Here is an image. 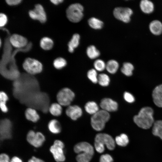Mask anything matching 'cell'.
Instances as JSON below:
<instances>
[{
    "label": "cell",
    "mask_w": 162,
    "mask_h": 162,
    "mask_svg": "<svg viewBox=\"0 0 162 162\" xmlns=\"http://www.w3.org/2000/svg\"><path fill=\"white\" fill-rule=\"evenodd\" d=\"M153 125L152 129L153 134L162 140V120L156 121L154 122Z\"/></svg>",
    "instance_id": "603a6c76"
},
{
    "label": "cell",
    "mask_w": 162,
    "mask_h": 162,
    "mask_svg": "<svg viewBox=\"0 0 162 162\" xmlns=\"http://www.w3.org/2000/svg\"><path fill=\"white\" fill-rule=\"evenodd\" d=\"M74 152L77 154L86 152L94 155V151L93 146L89 143L83 142L76 144L74 148Z\"/></svg>",
    "instance_id": "5bb4252c"
},
{
    "label": "cell",
    "mask_w": 162,
    "mask_h": 162,
    "mask_svg": "<svg viewBox=\"0 0 162 162\" xmlns=\"http://www.w3.org/2000/svg\"><path fill=\"white\" fill-rule=\"evenodd\" d=\"M8 155L5 153H2L0 155V162H10Z\"/></svg>",
    "instance_id": "60d3db41"
},
{
    "label": "cell",
    "mask_w": 162,
    "mask_h": 162,
    "mask_svg": "<svg viewBox=\"0 0 162 162\" xmlns=\"http://www.w3.org/2000/svg\"><path fill=\"white\" fill-rule=\"evenodd\" d=\"M152 97L155 105L159 107H162V84L155 88L152 92Z\"/></svg>",
    "instance_id": "9a60e30c"
},
{
    "label": "cell",
    "mask_w": 162,
    "mask_h": 162,
    "mask_svg": "<svg viewBox=\"0 0 162 162\" xmlns=\"http://www.w3.org/2000/svg\"><path fill=\"white\" fill-rule=\"evenodd\" d=\"M26 139L28 142L33 146L38 148L43 145L45 140L44 134L40 132H35L31 130L28 133Z\"/></svg>",
    "instance_id": "ba28073f"
},
{
    "label": "cell",
    "mask_w": 162,
    "mask_h": 162,
    "mask_svg": "<svg viewBox=\"0 0 162 162\" xmlns=\"http://www.w3.org/2000/svg\"><path fill=\"white\" fill-rule=\"evenodd\" d=\"M94 66L96 70L102 71L106 68V64L103 60L98 59L94 62Z\"/></svg>",
    "instance_id": "d590c367"
},
{
    "label": "cell",
    "mask_w": 162,
    "mask_h": 162,
    "mask_svg": "<svg viewBox=\"0 0 162 162\" xmlns=\"http://www.w3.org/2000/svg\"><path fill=\"white\" fill-rule=\"evenodd\" d=\"M80 37L79 34H74L68 44V50L69 52L73 53L75 49L78 47L79 44Z\"/></svg>",
    "instance_id": "d6986e66"
},
{
    "label": "cell",
    "mask_w": 162,
    "mask_h": 162,
    "mask_svg": "<svg viewBox=\"0 0 162 162\" xmlns=\"http://www.w3.org/2000/svg\"><path fill=\"white\" fill-rule=\"evenodd\" d=\"M53 45V42L50 38L44 37L40 41V46L43 49L48 50L51 49Z\"/></svg>",
    "instance_id": "f546056e"
},
{
    "label": "cell",
    "mask_w": 162,
    "mask_h": 162,
    "mask_svg": "<svg viewBox=\"0 0 162 162\" xmlns=\"http://www.w3.org/2000/svg\"><path fill=\"white\" fill-rule=\"evenodd\" d=\"M110 81L109 76L104 73L100 74L98 76V82L102 86H107L109 84Z\"/></svg>",
    "instance_id": "4dcf8cb0"
},
{
    "label": "cell",
    "mask_w": 162,
    "mask_h": 162,
    "mask_svg": "<svg viewBox=\"0 0 162 162\" xmlns=\"http://www.w3.org/2000/svg\"><path fill=\"white\" fill-rule=\"evenodd\" d=\"M12 136L11 124L10 121L4 120L1 123L0 137L1 140L9 139Z\"/></svg>",
    "instance_id": "8fae6325"
},
{
    "label": "cell",
    "mask_w": 162,
    "mask_h": 162,
    "mask_svg": "<svg viewBox=\"0 0 162 162\" xmlns=\"http://www.w3.org/2000/svg\"><path fill=\"white\" fill-rule=\"evenodd\" d=\"M67 115L73 120H76L82 115L81 108L76 105L69 106L66 110Z\"/></svg>",
    "instance_id": "4fadbf2b"
},
{
    "label": "cell",
    "mask_w": 162,
    "mask_h": 162,
    "mask_svg": "<svg viewBox=\"0 0 162 162\" xmlns=\"http://www.w3.org/2000/svg\"><path fill=\"white\" fill-rule=\"evenodd\" d=\"M28 162H45L42 160L37 158L34 156H33L29 159L28 161Z\"/></svg>",
    "instance_id": "7bdbcfd3"
},
{
    "label": "cell",
    "mask_w": 162,
    "mask_h": 162,
    "mask_svg": "<svg viewBox=\"0 0 162 162\" xmlns=\"http://www.w3.org/2000/svg\"><path fill=\"white\" fill-rule=\"evenodd\" d=\"M115 142L119 146L122 147L126 146L129 142L128 136L125 134H122L115 138Z\"/></svg>",
    "instance_id": "d4e9b609"
},
{
    "label": "cell",
    "mask_w": 162,
    "mask_h": 162,
    "mask_svg": "<svg viewBox=\"0 0 162 162\" xmlns=\"http://www.w3.org/2000/svg\"><path fill=\"white\" fill-rule=\"evenodd\" d=\"M110 118V115L109 112L102 110H99L92 115L91 118L92 126L96 131H101L104 129L106 123Z\"/></svg>",
    "instance_id": "7a4b0ae2"
},
{
    "label": "cell",
    "mask_w": 162,
    "mask_h": 162,
    "mask_svg": "<svg viewBox=\"0 0 162 162\" xmlns=\"http://www.w3.org/2000/svg\"><path fill=\"white\" fill-rule=\"evenodd\" d=\"M94 142L105 145L107 148L110 150H113L115 147V142L112 136L106 133H98L95 136Z\"/></svg>",
    "instance_id": "9c48e42d"
},
{
    "label": "cell",
    "mask_w": 162,
    "mask_h": 162,
    "mask_svg": "<svg viewBox=\"0 0 162 162\" xmlns=\"http://www.w3.org/2000/svg\"><path fill=\"white\" fill-rule=\"evenodd\" d=\"M153 113V110L151 107H143L138 114L134 116V121L139 127L144 129H148L153 125L154 122Z\"/></svg>",
    "instance_id": "6da1fadb"
},
{
    "label": "cell",
    "mask_w": 162,
    "mask_h": 162,
    "mask_svg": "<svg viewBox=\"0 0 162 162\" xmlns=\"http://www.w3.org/2000/svg\"><path fill=\"white\" fill-rule=\"evenodd\" d=\"M133 65L130 63L124 62L121 68L122 72L127 76H131L133 74V71L134 69Z\"/></svg>",
    "instance_id": "4316f807"
},
{
    "label": "cell",
    "mask_w": 162,
    "mask_h": 162,
    "mask_svg": "<svg viewBox=\"0 0 162 162\" xmlns=\"http://www.w3.org/2000/svg\"><path fill=\"white\" fill-rule=\"evenodd\" d=\"M85 109L88 114L94 115L99 110L98 104L93 101H88L85 105Z\"/></svg>",
    "instance_id": "7402d4cb"
},
{
    "label": "cell",
    "mask_w": 162,
    "mask_h": 162,
    "mask_svg": "<svg viewBox=\"0 0 162 162\" xmlns=\"http://www.w3.org/2000/svg\"><path fill=\"white\" fill-rule=\"evenodd\" d=\"M88 22L90 27L95 29H100L103 26V22L102 21L94 17L89 19Z\"/></svg>",
    "instance_id": "484cf974"
},
{
    "label": "cell",
    "mask_w": 162,
    "mask_h": 162,
    "mask_svg": "<svg viewBox=\"0 0 162 162\" xmlns=\"http://www.w3.org/2000/svg\"><path fill=\"white\" fill-rule=\"evenodd\" d=\"M6 3L9 5H16L21 2V0H7L6 1Z\"/></svg>",
    "instance_id": "b9f144b4"
},
{
    "label": "cell",
    "mask_w": 162,
    "mask_h": 162,
    "mask_svg": "<svg viewBox=\"0 0 162 162\" xmlns=\"http://www.w3.org/2000/svg\"><path fill=\"white\" fill-rule=\"evenodd\" d=\"M25 116L26 119L33 122H37L40 117L35 110L32 108H27L25 112Z\"/></svg>",
    "instance_id": "ffe728a7"
},
{
    "label": "cell",
    "mask_w": 162,
    "mask_h": 162,
    "mask_svg": "<svg viewBox=\"0 0 162 162\" xmlns=\"http://www.w3.org/2000/svg\"><path fill=\"white\" fill-rule=\"evenodd\" d=\"M133 14L132 10L127 7H116L113 11V15L116 19L126 23L130 22Z\"/></svg>",
    "instance_id": "52a82bcc"
},
{
    "label": "cell",
    "mask_w": 162,
    "mask_h": 162,
    "mask_svg": "<svg viewBox=\"0 0 162 162\" xmlns=\"http://www.w3.org/2000/svg\"><path fill=\"white\" fill-rule=\"evenodd\" d=\"M87 76L88 79L93 83L98 82V76L96 70L94 69L89 70L87 73Z\"/></svg>",
    "instance_id": "836d02e7"
},
{
    "label": "cell",
    "mask_w": 162,
    "mask_h": 162,
    "mask_svg": "<svg viewBox=\"0 0 162 162\" xmlns=\"http://www.w3.org/2000/svg\"><path fill=\"white\" fill-rule=\"evenodd\" d=\"M86 53L88 57L91 59H94L100 55V52L94 45L88 46L86 50Z\"/></svg>",
    "instance_id": "83f0119b"
},
{
    "label": "cell",
    "mask_w": 162,
    "mask_h": 162,
    "mask_svg": "<svg viewBox=\"0 0 162 162\" xmlns=\"http://www.w3.org/2000/svg\"><path fill=\"white\" fill-rule=\"evenodd\" d=\"M10 162H22V160L16 156L13 157L10 160Z\"/></svg>",
    "instance_id": "ee69618b"
},
{
    "label": "cell",
    "mask_w": 162,
    "mask_h": 162,
    "mask_svg": "<svg viewBox=\"0 0 162 162\" xmlns=\"http://www.w3.org/2000/svg\"><path fill=\"white\" fill-rule=\"evenodd\" d=\"M8 99L7 94L4 92L1 91L0 93V106L2 111L4 112H7L8 109L6 104V102Z\"/></svg>",
    "instance_id": "1f68e13d"
},
{
    "label": "cell",
    "mask_w": 162,
    "mask_h": 162,
    "mask_svg": "<svg viewBox=\"0 0 162 162\" xmlns=\"http://www.w3.org/2000/svg\"><path fill=\"white\" fill-rule=\"evenodd\" d=\"M149 29L151 32L155 35H158L162 33V23L160 21L154 20L149 24Z\"/></svg>",
    "instance_id": "e0dca14e"
},
{
    "label": "cell",
    "mask_w": 162,
    "mask_h": 162,
    "mask_svg": "<svg viewBox=\"0 0 162 162\" xmlns=\"http://www.w3.org/2000/svg\"><path fill=\"white\" fill-rule=\"evenodd\" d=\"M24 70L28 73L35 74L39 73L42 70V65L39 61L30 58H26L23 64Z\"/></svg>",
    "instance_id": "8992f818"
},
{
    "label": "cell",
    "mask_w": 162,
    "mask_h": 162,
    "mask_svg": "<svg viewBox=\"0 0 162 162\" xmlns=\"http://www.w3.org/2000/svg\"><path fill=\"white\" fill-rule=\"evenodd\" d=\"M94 147L96 151L98 153H101L105 150V146L100 143L94 142Z\"/></svg>",
    "instance_id": "f35d334b"
},
{
    "label": "cell",
    "mask_w": 162,
    "mask_h": 162,
    "mask_svg": "<svg viewBox=\"0 0 162 162\" xmlns=\"http://www.w3.org/2000/svg\"><path fill=\"white\" fill-rule=\"evenodd\" d=\"M93 155L88 153H81L76 156V159L77 162H89Z\"/></svg>",
    "instance_id": "d6a6232c"
},
{
    "label": "cell",
    "mask_w": 162,
    "mask_h": 162,
    "mask_svg": "<svg viewBox=\"0 0 162 162\" xmlns=\"http://www.w3.org/2000/svg\"><path fill=\"white\" fill-rule=\"evenodd\" d=\"M7 21V18L6 15L3 14L1 13L0 14V26L1 27L3 26L6 23Z\"/></svg>",
    "instance_id": "ab89813d"
},
{
    "label": "cell",
    "mask_w": 162,
    "mask_h": 162,
    "mask_svg": "<svg viewBox=\"0 0 162 162\" xmlns=\"http://www.w3.org/2000/svg\"><path fill=\"white\" fill-rule=\"evenodd\" d=\"M100 106L102 110L109 112L116 111L118 106L116 101L111 98H106L101 100Z\"/></svg>",
    "instance_id": "7c38bea8"
},
{
    "label": "cell",
    "mask_w": 162,
    "mask_h": 162,
    "mask_svg": "<svg viewBox=\"0 0 162 162\" xmlns=\"http://www.w3.org/2000/svg\"><path fill=\"white\" fill-rule=\"evenodd\" d=\"M74 93L70 89L65 88L58 93L57 99L58 103L62 106H69L75 97Z\"/></svg>",
    "instance_id": "277c9868"
},
{
    "label": "cell",
    "mask_w": 162,
    "mask_h": 162,
    "mask_svg": "<svg viewBox=\"0 0 162 162\" xmlns=\"http://www.w3.org/2000/svg\"><path fill=\"white\" fill-rule=\"evenodd\" d=\"M67 62L64 58L59 57L56 58L53 62V65L56 69H60L66 66Z\"/></svg>",
    "instance_id": "e575fe53"
},
{
    "label": "cell",
    "mask_w": 162,
    "mask_h": 162,
    "mask_svg": "<svg viewBox=\"0 0 162 162\" xmlns=\"http://www.w3.org/2000/svg\"><path fill=\"white\" fill-rule=\"evenodd\" d=\"M48 128L51 133L54 134L59 133L61 130L60 123L56 119L52 120L49 122Z\"/></svg>",
    "instance_id": "44dd1931"
},
{
    "label": "cell",
    "mask_w": 162,
    "mask_h": 162,
    "mask_svg": "<svg viewBox=\"0 0 162 162\" xmlns=\"http://www.w3.org/2000/svg\"><path fill=\"white\" fill-rule=\"evenodd\" d=\"M10 40L13 46L18 48L25 46L27 43V40L26 38L20 35L16 34L11 36Z\"/></svg>",
    "instance_id": "2e32d148"
},
{
    "label": "cell",
    "mask_w": 162,
    "mask_h": 162,
    "mask_svg": "<svg viewBox=\"0 0 162 162\" xmlns=\"http://www.w3.org/2000/svg\"><path fill=\"white\" fill-rule=\"evenodd\" d=\"M123 97L124 100L128 103H132L135 101V98L134 96L128 92H124Z\"/></svg>",
    "instance_id": "8d00e7d4"
},
{
    "label": "cell",
    "mask_w": 162,
    "mask_h": 162,
    "mask_svg": "<svg viewBox=\"0 0 162 162\" xmlns=\"http://www.w3.org/2000/svg\"><path fill=\"white\" fill-rule=\"evenodd\" d=\"M140 6L142 11L146 14H151L154 10V4L149 0H141L140 3Z\"/></svg>",
    "instance_id": "ac0fdd59"
},
{
    "label": "cell",
    "mask_w": 162,
    "mask_h": 162,
    "mask_svg": "<svg viewBox=\"0 0 162 162\" xmlns=\"http://www.w3.org/2000/svg\"><path fill=\"white\" fill-rule=\"evenodd\" d=\"M62 106L59 103L52 104L49 108L50 113L53 116H60L62 112Z\"/></svg>",
    "instance_id": "f1b7e54d"
},
{
    "label": "cell",
    "mask_w": 162,
    "mask_h": 162,
    "mask_svg": "<svg viewBox=\"0 0 162 162\" xmlns=\"http://www.w3.org/2000/svg\"><path fill=\"white\" fill-rule=\"evenodd\" d=\"M29 14L31 18L38 20L41 22L44 23L46 20V16L44 9L40 4H36L34 9L29 11Z\"/></svg>",
    "instance_id": "30bf717a"
},
{
    "label": "cell",
    "mask_w": 162,
    "mask_h": 162,
    "mask_svg": "<svg viewBox=\"0 0 162 162\" xmlns=\"http://www.w3.org/2000/svg\"><path fill=\"white\" fill-rule=\"evenodd\" d=\"M83 6L79 3L70 5L67 8L66 14L68 19L71 22L76 23L80 22L83 16Z\"/></svg>",
    "instance_id": "3957f363"
},
{
    "label": "cell",
    "mask_w": 162,
    "mask_h": 162,
    "mask_svg": "<svg viewBox=\"0 0 162 162\" xmlns=\"http://www.w3.org/2000/svg\"><path fill=\"white\" fill-rule=\"evenodd\" d=\"M113 159L109 154H106L101 155L100 158V162H113Z\"/></svg>",
    "instance_id": "74e56055"
},
{
    "label": "cell",
    "mask_w": 162,
    "mask_h": 162,
    "mask_svg": "<svg viewBox=\"0 0 162 162\" xmlns=\"http://www.w3.org/2000/svg\"><path fill=\"white\" fill-rule=\"evenodd\" d=\"M51 2L55 4H58L63 2L62 0H51Z\"/></svg>",
    "instance_id": "f6af8a7d"
},
{
    "label": "cell",
    "mask_w": 162,
    "mask_h": 162,
    "mask_svg": "<svg viewBox=\"0 0 162 162\" xmlns=\"http://www.w3.org/2000/svg\"><path fill=\"white\" fill-rule=\"evenodd\" d=\"M64 146L63 142L59 140H56L50 148V151L57 162H62L65 159L63 149Z\"/></svg>",
    "instance_id": "5b68a950"
},
{
    "label": "cell",
    "mask_w": 162,
    "mask_h": 162,
    "mask_svg": "<svg viewBox=\"0 0 162 162\" xmlns=\"http://www.w3.org/2000/svg\"><path fill=\"white\" fill-rule=\"evenodd\" d=\"M119 68L118 62L114 60H109L106 64V69L110 73L114 74L118 70Z\"/></svg>",
    "instance_id": "cb8c5ba5"
}]
</instances>
